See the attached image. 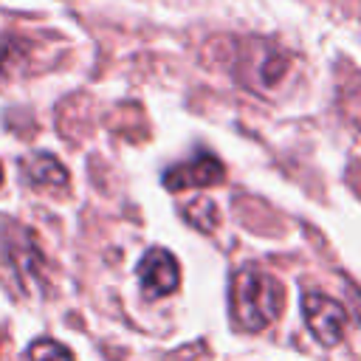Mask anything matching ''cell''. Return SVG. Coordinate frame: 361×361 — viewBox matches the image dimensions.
<instances>
[{
  "label": "cell",
  "mask_w": 361,
  "mask_h": 361,
  "mask_svg": "<svg viewBox=\"0 0 361 361\" xmlns=\"http://www.w3.org/2000/svg\"><path fill=\"white\" fill-rule=\"evenodd\" d=\"M23 175L34 186H65L68 183V169L48 152H31L23 158Z\"/></svg>",
  "instance_id": "6"
},
{
  "label": "cell",
  "mask_w": 361,
  "mask_h": 361,
  "mask_svg": "<svg viewBox=\"0 0 361 361\" xmlns=\"http://www.w3.org/2000/svg\"><path fill=\"white\" fill-rule=\"evenodd\" d=\"M302 313H305V322H307V327L319 344L333 347L344 338L347 310L336 299L316 293V290H307V293H302Z\"/></svg>",
  "instance_id": "3"
},
{
  "label": "cell",
  "mask_w": 361,
  "mask_h": 361,
  "mask_svg": "<svg viewBox=\"0 0 361 361\" xmlns=\"http://www.w3.org/2000/svg\"><path fill=\"white\" fill-rule=\"evenodd\" d=\"M226 178V169H223V161L209 155V152H200L197 158L192 161H183V164H175L164 172V186L169 192H183V189H206V186H214Z\"/></svg>",
  "instance_id": "5"
},
{
  "label": "cell",
  "mask_w": 361,
  "mask_h": 361,
  "mask_svg": "<svg viewBox=\"0 0 361 361\" xmlns=\"http://www.w3.org/2000/svg\"><path fill=\"white\" fill-rule=\"evenodd\" d=\"M138 282L147 299L169 296L180 282V265L166 248H149L138 262Z\"/></svg>",
  "instance_id": "4"
},
{
  "label": "cell",
  "mask_w": 361,
  "mask_h": 361,
  "mask_svg": "<svg viewBox=\"0 0 361 361\" xmlns=\"http://www.w3.org/2000/svg\"><path fill=\"white\" fill-rule=\"evenodd\" d=\"M25 361H73L71 350L54 338H37L25 350Z\"/></svg>",
  "instance_id": "7"
},
{
  "label": "cell",
  "mask_w": 361,
  "mask_h": 361,
  "mask_svg": "<svg viewBox=\"0 0 361 361\" xmlns=\"http://www.w3.org/2000/svg\"><path fill=\"white\" fill-rule=\"evenodd\" d=\"M282 285L259 268H240L228 285V313L240 330L257 333L276 322L282 313Z\"/></svg>",
  "instance_id": "1"
},
{
  "label": "cell",
  "mask_w": 361,
  "mask_h": 361,
  "mask_svg": "<svg viewBox=\"0 0 361 361\" xmlns=\"http://www.w3.org/2000/svg\"><path fill=\"white\" fill-rule=\"evenodd\" d=\"M290 71V56L265 42V39H245L240 42V62H237V76L243 85H248L257 93H271L288 79Z\"/></svg>",
  "instance_id": "2"
},
{
  "label": "cell",
  "mask_w": 361,
  "mask_h": 361,
  "mask_svg": "<svg viewBox=\"0 0 361 361\" xmlns=\"http://www.w3.org/2000/svg\"><path fill=\"white\" fill-rule=\"evenodd\" d=\"M0 183H3V166H0Z\"/></svg>",
  "instance_id": "9"
},
{
  "label": "cell",
  "mask_w": 361,
  "mask_h": 361,
  "mask_svg": "<svg viewBox=\"0 0 361 361\" xmlns=\"http://www.w3.org/2000/svg\"><path fill=\"white\" fill-rule=\"evenodd\" d=\"M347 180L361 192V166H355V172H347Z\"/></svg>",
  "instance_id": "8"
}]
</instances>
